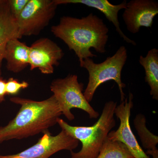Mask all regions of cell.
Instances as JSON below:
<instances>
[{
	"mask_svg": "<svg viewBox=\"0 0 158 158\" xmlns=\"http://www.w3.org/2000/svg\"><path fill=\"white\" fill-rule=\"evenodd\" d=\"M37 143L21 152L8 155H0V158H49L62 150L73 151L78 146L79 141L64 130L53 135L49 131L44 133Z\"/></svg>",
	"mask_w": 158,
	"mask_h": 158,
	"instance_id": "obj_7",
	"label": "cell"
},
{
	"mask_svg": "<svg viewBox=\"0 0 158 158\" xmlns=\"http://www.w3.org/2000/svg\"><path fill=\"white\" fill-rule=\"evenodd\" d=\"M139 62L145 71V81L150 88V95L158 100V50L148 51L146 56H140Z\"/></svg>",
	"mask_w": 158,
	"mask_h": 158,
	"instance_id": "obj_14",
	"label": "cell"
},
{
	"mask_svg": "<svg viewBox=\"0 0 158 158\" xmlns=\"http://www.w3.org/2000/svg\"><path fill=\"white\" fill-rule=\"evenodd\" d=\"M133 98L132 93L130 92L128 97L116 106L114 114L119 119L120 124L118 129L109 133L107 138L124 144L134 158H150L139 145L131 129L130 119L134 106Z\"/></svg>",
	"mask_w": 158,
	"mask_h": 158,
	"instance_id": "obj_8",
	"label": "cell"
},
{
	"mask_svg": "<svg viewBox=\"0 0 158 158\" xmlns=\"http://www.w3.org/2000/svg\"><path fill=\"white\" fill-rule=\"evenodd\" d=\"M127 56V49L124 46H121L116 53L101 63H95L91 58H87L80 62V66L87 69L89 74L88 85L84 92L88 102L92 101L95 91L101 85L110 81H114L117 84L121 102L124 101L126 98L123 89L126 85L122 81L121 74Z\"/></svg>",
	"mask_w": 158,
	"mask_h": 158,
	"instance_id": "obj_4",
	"label": "cell"
},
{
	"mask_svg": "<svg viewBox=\"0 0 158 158\" xmlns=\"http://www.w3.org/2000/svg\"><path fill=\"white\" fill-rule=\"evenodd\" d=\"M29 86V83L25 81L20 82L17 79L10 78L6 81V94L13 96L16 95L21 90L27 88Z\"/></svg>",
	"mask_w": 158,
	"mask_h": 158,
	"instance_id": "obj_17",
	"label": "cell"
},
{
	"mask_svg": "<svg viewBox=\"0 0 158 158\" xmlns=\"http://www.w3.org/2000/svg\"><path fill=\"white\" fill-rule=\"evenodd\" d=\"M117 103L113 101L106 102L100 117L91 126H73L59 118L57 121L61 130H64L82 144L78 152H70L71 158H97L108 134L116 125L114 111Z\"/></svg>",
	"mask_w": 158,
	"mask_h": 158,
	"instance_id": "obj_3",
	"label": "cell"
},
{
	"mask_svg": "<svg viewBox=\"0 0 158 158\" xmlns=\"http://www.w3.org/2000/svg\"><path fill=\"white\" fill-rule=\"evenodd\" d=\"M51 32L74 52L79 62L97 56L91 48L99 53L106 52L109 28L102 19L93 13L81 18L62 16L58 24L52 26Z\"/></svg>",
	"mask_w": 158,
	"mask_h": 158,
	"instance_id": "obj_2",
	"label": "cell"
},
{
	"mask_svg": "<svg viewBox=\"0 0 158 158\" xmlns=\"http://www.w3.org/2000/svg\"><path fill=\"white\" fill-rule=\"evenodd\" d=\"M158 14V2L154 0H131L127 3L123 18L127 31L136 34L142 27L151 28Z\"/></svg>",
	"mask_w": 158,
	"mask_h": 158,
	"instance_id": "obj_10",
	"label": "cell"
},
{
	"mask_svg": "<svg viewBox=\"0 0 158 158\" xmlns=\"http://www.w3.org/2000/svg\"><path fill=\"white\" fill-rule=\"evenodd\" d=\"M97 158H134L124 144L107 138Z\"/></svg>",
	"mask_w": 158,
	"mask_h": 158,
	"instance_id": "obj_16",
	"label": "cell"
},
{
	"mask_svg": "<svg viewBox=\"0 0 158 158\" xmlns=\"http://www.w3.org/2000/svg\"><path fill=\"white\" fill-rule=\"evenodd\" d=\"M10 101L20 107L8 124L0 127V144L43 134L57 124L58 119L62 115L53 95L40 101L19 97H11Z\"/></svg>",
	"mask_w": 158,
	"mask_h": 158,
	"instance_id": "obj_1",
	"label": "cell"
},
{
	"mask_svg": "<svg viewBox=\"0 0 158 158\" xmlns=\"http://www.w3.org/2000/svg\"><path fill=\"white\" fill-rule=\"evenodd\" d=\"M146 119L144 115L138 114L134 120V124L142 144V147L147 150L146 154L158 158V137L152 133L146 127Z\"/></svg>",
	"mask_w": 158,
	"mask_h": 158,
	"instance_id": "obj_15",
	"label": "cell"
},
{
	"mask_svg": "<svg viewBox=\"0 0 158 158\" xmlns=\"http://www.w3.org/2000/svg\"><path fill=\"white\" fill-rule=\"evenodd\" d=\"M29 47L30 69H37L44 74L53 73L54 67L59 65L64 55L62 49L47 37L37 40Z\"/></svg>",
	"mask_w": 158,
	"mask_h": 158,
	"instance_id": "obj_9",
	"label": "cell"
},
{
	"mask_svg": "<svg viewBox=\"0 0 158 158\" xmlns=\"http://www.w3.org/2000/svg\"><path fill=\"white\" fill-rule=\"evenodd\" d=\"M84 87L76 75L69 74L63 78L55 79L51 83L50 90L59 104L62 115L69 121L75 118L71 111L74 108L85 111L91 119H96L99 116L85 98Z\"/></svg>",
	"mask_w": 158,
	"mask_h": 158,
	"instance_id": "obj_5",
	"label": "cell"
},
{
	"mask_svg": "<svg viewBox=\"0 0 158 158\" xmlns=\"http://www.w3.org/2000/svg\"><path fill=\"white\" fill-rule=\"evenodd\" d=\"M58 6L54 0H29L16 19L19 39L39 34L55 16Z\"/></svg>",
	"mask_w": 158,
	"mask_h": 158,
	"instance_id": "obj_6",
	"label": "cell"
},
{
	"mask_svg": "<svg viewBox=\"0 0 158 158\" xmlns=\"http://www.w3.org/2000/svg\"><path fill=\"white\" fill-rule=\"evenodd\" d=\"M6 80L0 77V103L5 101L6 94Z\"/></svg>",
	"mask_w": 158,
	"mask_h": 158,
	"instance_id": "obj_19",
	"label": "cell"
},
{
	"mask_svg": "<svg viewBox=\"0 0 158 158\" xmlns=\"http://www.w3.org/2000/svg\"><path fill=\"white\" fill-rule=\"evenodd\" d=\"M14 38H18L16 20L10 11L9 0H0V77L6 46Z\"/></svg>",
	"mask_w": 158,
	"mask_h": 158,
	"instance_id": "obj_12",
	"label": "cell"
},
{
	"mask_svg": "<svg viewBox=\"0 0 158 158\" xmlns=\"http://www.w3.org/2000/svg\"><path fill=\"white\" fill-rule=\"evenodd\" d=\"M29 0H9L11 14L17 19L23 11Z\"/></svg>",
	"mask_w": 158,
	"mask_h": 158,
	"instance_id": "obj_18",
	"label": "cell"
},
{
	"mask_svg": "<svg viewBox=\"0 0 158 158\" xmlns=\"http://www.w3.org/2000/svg\"><path fill=\"white\" fill-rule=\"evenodd\" d=\"M58 6L66 4H82L88 7L98 9L103 13L107 19L113 23L116 32L123 39L124 41L134 46L137 45L134 40L130 39L123 33L120 28V23L118 19V13L121 9L126 8V0H124L120 4L114 5L108 0H54Z\"/></svg>",
	"mask_w": 158,
	"mask_h": 158,
	"instance_id": "obj_11",
	"label": "cell"
},
{
	"mask_svg": "<svg viewBox=\"0 0 158 158\" xmlns=\"http://www.w3.org/2000/svg\"><path fill=\"white\" fill-rule=\"evenodd\" d=\"M30 47L19 39L10 40L6 46L4 59L7 69L13 73H19L29 65Z\"/></svg>",
	"mask_w": 158,
	"mask_h": 158,
	"instance_id": "obj_13",
	"label": "cell"
}]
</instances>
